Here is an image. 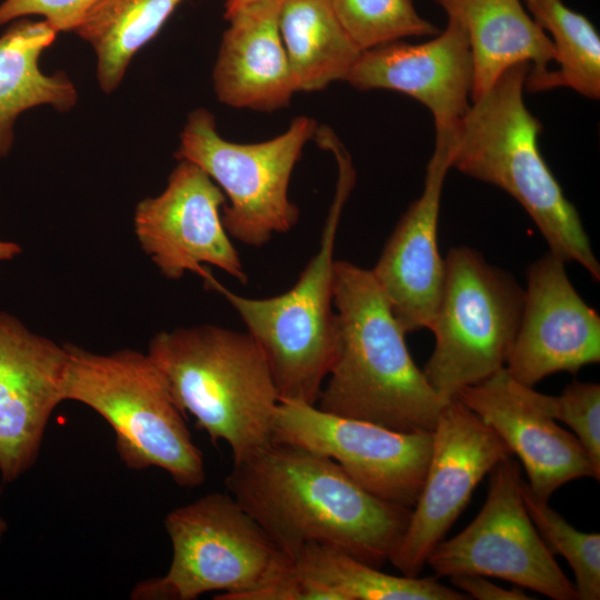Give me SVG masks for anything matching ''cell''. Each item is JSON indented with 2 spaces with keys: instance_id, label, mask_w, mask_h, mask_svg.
Instances as JSON below:
<instances>
[{
  "instance_id": "cell-1",
  "label": "cell",
  "mask_w": 600,
  "mask_h": 600,
  "mask_svg": "<svg viewBox=\"0 0 600 600\" xmlns=\"http://www.w3.org/2000/svg\"><path fill=\"white\" fill-rule=\"evenodd\" d=\"M224 484L289 556L317 543L381 568L411 513L361 488L332 459L283 442L233 462Z\"/></svg>"
},
{
  "instance_id": "cell-2",
  "label": "cell",
  "mask_w": 600,
  "mask_h": 600,
  "mask_svg": "<svg viewBox=\"0 0 600 600\" xmlns=\"http://www.w3.org/2000/svg\"><path fill=\"white\" fill-rule=\"evenodd\" d=\"M339 344L317 407L392 430L432 431L448 402L430 386L371 270L333 264Z\"/></svg>"
},
{
  "instance_id": "cell-3",
  "label": "cell",
  "mask_w": 600,
  "mask_h": 600,
  "mask_svg": "<svg viewBox=\"0 0 600 600\" xmlns=\"http://www.w3.org/2000/svg\"><path fill=\"white\" fill-rule=\"evenodd\" d=\"M530 63L506 70L471 101L454 134L451 168L493 184L516 199L536 223L550 253L582 266L600 280V263L576 207L544 161L540 121L524 103Z\"/></svg>"
},
{
  "instance_id": "cell-4",
  "label": "cell",
  "mask_w": 600,
  "mask_h": 600,
  "mask_svg": "<svg viewBox=\"0 0 600 600\" xmlns=\"http://www.w3.org/2000/svg\"><path fill=\"white\" fill-rule=\"evenodd\" d=\"M172 398L213 444L226 442L233 462L272 442L280 402L267 359L248 332L213 324L160 331L148 352Z\"/></svg>"
},
{
  "instance_id": "cell-5",
  "label": "cell",
  "mask_w": 600,
  "mask_h": 600,
  "mask_svg": "<svg viewBox=\"0 0 600 600\" xmlns=\"http://www.w3.org/2000/svg\"><path fill=\"white\" fill-rule=\"evenodd\" d=\"M337 158L336 194L322 230L319 250L294 286L271 298H247L206 282L234 308L269 364L280 401L316 406L337 357L338 317L333 304V250L343 206L353 188L351 158L339 141L328 146Z\"/></svg>"
},
{
  "instance_id": "cell-6",
  "label": "cell",
  "mask_w": 600,
  "mask_h": 600,
  "mask_svg": "<svg viewBox=\"0 0 600 600\" xmlns=\"http://www.w3.org/2000/svg\"><path fill=\"white\" fill-rule=\"evenodd\" d=\"M66 347L63 399L90 407L110 424L117 452L129 469L160 468L183 488L204 482L202 452L148 353L133 349L96 353L71 343Z\"/></svg>"
},
{
  "instance_id": "cell-7",
  "label": "cell",
  "mask_w": 600,
  "mask_h": 600,
  "mask_svg": "<svg viewBox=\"0 0 600 600\" xmlns=\"http://www.w3.org/2000/svg\"><path fill=\"white\" fill-rule=\"evenodd\" d=\"M172 546L168 572L138 583L132 599L249 600L293 569L292 558L230 494L214 492L164 518Z\"/></svg>"
},
{
  "instance_id": "cell-8",
  "label": "cell",
  "mask_w": 600,
  "mask_h": 600,
  "mask_svg": "<svg viewBox=\"0 0 600 600\" xmlns=\"http://www.w3.org/2000/svg\"><path fill=\"white\" fill-rule=\"evenodd\" d=\"M524 290L474 249L452 247L431 327L433 351L423 374L446 401L504 368L522 312Z\"/></svg>"
},
{
  "instance_id": "cell-9",
  "label": "cell",
  "mask_w": 600,
  "mask_h": 600,
  "mask_svg": "<svg viewBox=\"0 0 600 600\" xmlns=\"http://www.w3.org/2000/svg\"><path fill=\"white\" fill-rule=\"evenodd\" d=\"M317 128L312 118L300 116L274 138L237 143L219 134L210 111L198 108L187 118L176 158L197 164L222 190L229 200L221 214L228 234L261 247L298 222L300 212L289 199V182Z\"/></svg>"
},
{
  "instance_id": "cell-10",
  "label": "cell",
  "mask_w": 600,
  "mask_h": 600,
  "mask_svg": "<svg viewBox=\"0 0 600 600\" xmlns=\"http://www.w3.org/2000/svg\"><path fill=\"white\" fill-rule=\"evenodd\" d=\"M519 464L507 457L490 471L484 504L469 526L441 540L426 560L437 577L477 574L508 580L554 600H576L532 523L521 494Z\"/></svg>"
},
{
  "instance_id": "cell-11",
  "label": "cell",
  "mask_w": 600,
  "mask_h": 600,
  "mask_svg": "<svg viewBox=\"0 0 600 600\" xmlns=\"http://www.w3.org/2000/svg\"><path fill=\"white\" fill-rule=\"evenodd\" d=\"M272 441L328 457L371 494L412 509L427 473L432 432L397 431L317 406L280 401Z\"/></svg>"
},
{
  "instance_id": "cell-12",
  "label": "cell",
  "mask_w": 600,
  "mask_h": 600,
  "mask_svg": "<svg viewBox=\"0 0 600 600\" xmlns=\"http://www.w3.org/2000/svg\"><path fill=\"white\" fill-rule=\"evenodd\" d=\"M432 432L424 481L408 526L389 557L417 577L486 474L512 456L499 436L456 397L442 408Z\"/></svg>"
},
{
  "instance_id": "cell-13",
  "label": "cell",
  "mask_w": 600,
  "mask_h": 600,
  "mask_svg": "<svg viewBox=\"0 0 600 600\" xmlns=\"http://www.w3.org/2000/svg\"><path fill=\"white\" fill-rule=\"evenodd\" d=\"M226 196L197 164L179 160L157 197L139 201L133 217L141 249L160 273L177 280L186 272L206 277L211 264L248 282L239 253L222 223Z\"/></svg>"
},
{
  "instance_id": "cell-14",
  "label": "cell",
  "mask_w": 600,
  "mask_h": 600,
  "mask_svg": "<svg viewBox=\"0 0 600 600\" xmlns=\"http://www.w3.org/2000/svg\"><path fill=\"white\" fill-rule=\"evenodd\" d=\"M564 263L549 253L527 271L520 322L504 368L528 387L600 361V316L577 292Z\"/></svg>"
},
{
  "instance_id": "cell-15",
  "label": "cell",
  "mask_w": 600,
  "mask_h": 600,
  "mask_svg": "<svg viewBox=\"0 0 600 600\" xmlns=\"http://www.w3.org/2000/svg\"><path fill=\"white\" fill-rule=\"evenodd\" d=\"M64 344L0 310V473L13 482L36 463L53 410L63 399Z\"/></svg>"
},
{
  "instance_id": "cell-16",
  "label": "cell",
  "mask_w": 600,
  "mask_h": 600,
  "mask_svg": "<svg viewBox=\"0 0 600 600\" xmlns=\"http://www.w3.org/2000/svg\"><path fill=\"white\" fill-rule=\"evenodd\" d=\"M456 398L474 412L522 462L528 486L543 500L564 483L600 479L574 434L557 424L544 406V394L514 378L506 368L459 390Z\"/></svg>"
},
{
  "instance_id": "cell-17",
  "label": "cell",
  "mask_w": 600,
  "mask_h": 600,
  "mask_svg": "<svg viewBox=\"0 0 600 600\" xmlns=\"http://www.w3.org/2000/svg\"><path fill=\"white\" fill-rule=\"evenodd\" d=\"M454 134L436 132L423 190L400 218L371 270L407 333L431 329L441 297L444 259L438 246V221Z\"/></svg>"
},
{
  "instance_id": "cell-18",
  "label": "cell",
  "mask_w": 600,
  "mask_h": 600,
  "mask_svg": "<svg viewBox=\"0 0 600 600\" xmlns=\"http://www.w3.org/2000/svg\"><path fill=\"white\" fill-rule=\"evenodd\" d=\"M358 90H392L429 109L436 131H457L471 103L473 63L466 30L453 19L433 39L397 40L361 51L346 80Z\"/></svg>"
},
{
  "instance_id": "cell-19",
  "label": "cell",
  "mask_w": 600,
  "mask_h": 600,
  "mask_svg": "<svg viewBox=\"0 0 600 600\" xmlns=\"http://www.w3.org/2000/svg\"><path fill=\"white\" fill-rule=\"evenodd\" d=\"M282 0L248 3L226 19L212 80L218 100L229 107L271 112L297 92L279 30Z\"/></svg>"
},
{
  "instance_id": "cell-20",
  "label": "cell",
  "mask_w": 600,
  "mask_h": 600,
  "mask_svg": "<svg viewBox=\"0 0 600 600\" xmlns=\"http://www.w3.org/2000/svg\"><path fill=\"white\" fill-rule=\"evenodd\" d=\"M466 30L473 63L471 101L509 68L528 62L524 88L533 92L556 52L547 32L520 0H432Z\"/></svg>"
},
{
  "instance_id": "cell-21",
  "label": "cell",
  "mask_w": 600,
  "mask_h": 600,
  "mask_svg": "<svg viewBox=\"0 0 600 600\" xmlns=\"http://www.w3.org/2000/svg\"><path fill=\"white\" fill-rule=\"evenodd\" d=\"M57 33L43 20L21 18L0 36V158L13 146L14 123L22 112L38 106L66 112L77 104L78 92L69 77L40 68V58Z\"/></svg>"
},
{
  "instance_id": "cell-22",
  "label": "cell",
  "mask_w": 600,
  "mask_h": 600,
  "mask_svg": "<svg viewBox=\"0 0 600 600\" xmlns=\"http://www.w3.org/2000/svg\"><path fill=\"white\" fill-rule=\"evenodd\" d=\"M279 30L297 92L344 81L361 52L329 0H282Z\"/></svg>"
},
{
  "instance_id": "cell-23",
  "label": "cell",
  "mask_w": 600,
  "mask_h": 600,
  "mask_svg": "<svg viewBox=\"0 0 600 600\" xmlns=\"http://www.w3.org/2000/svg\"><path fill=\"white\" fill-rule=\"evenodd\" d=\"M296 572L314 584L323 600H463L464 592L436 577L392 576L338 549L309 543L291 556Z\"/></svg>"
},
{
  "instance_id": "cell-24",
  "label": "cell",
  "mask_w": 600,
  "mask_h": 600,
  "mask_svg": "<svg viewBox=\"0 0 600 600\" xmlns=\"http://www.w3.org/2000/svg\"><path fill=\"white\" fill-rule=\"evenodd\" d=\"M183 0H99L74 31L94 50L104 93L121 83L134 54L161 30Z\"/></svg>"
},
{
  "instance_id": "cell-25",
  "label": "cell",
  "mask_w": 600,
  "mask_h": 600,
  "mask_svg": "<svg viewBox=\"0 0 600 600\" xmlns=\"http://www.w3.org/2000/svg\"><path fill=\"white\" fill-rule=\"evenodd\" d=\"M527 11L551 37L558 63L534 92L567 87L592 99L600 98V37L592 22L562 0H524Z\"/></svg>"
},
{
  "instance_id": "cell-26",
  "label": "cell",
  "mask_w": 600,
  "mask_h": 600,
  "mask_svg": "<svg viewBox=\"0 0 600 600\" xmlns=\"http://www.w3.org/2000/svg\"><path fill=\"white\" fill-rule=\"evenodd\" d=\"M521 494L540 537L556 554L562 556L574 574L578 600L600 599V534L577 530L548 501L537 497L522 479Z\"/></svg>"
},
{
  "instance_id": "cell-27",
  "label": "cell",
  "mask_w": 600,
  "mask_h": 600,
  "mask_svg": "<svg viewBox=\"0 0 600 600\" xmlns=\"http://www.w3.org/2000/svg\"><path fill=\"white\" fill-rule=\"evenodd\" d=\"M343 29L360 51L409 37L440 32L422 18L413 0H329Z\"/></svg>"
},
{
  "instance_id": "cell-28",
  "label": "cell",
  "mask_w": 600,
  "mask_h": 600,
  "mask_svg": "<svg viewBox=\"0 0 600 600\" xmlns=\"http://www.w3.org/2000/svg\"><path fill=\"white\" fill-rule=\"evenodd\" d=\"M549 414L570 427L600 471V386L573 381L560 396L544 394Z\"/></svg>"
},
{
  "instance_id": "cell-29",
  "label": "cell",
  "mask_w": 600,
  "mask_h": 600,
  "mask_svg": "<svg viewBox=\"0 0 600 600\" xmlns=\"http://www.w3.org/2000/svg\"><path fill=\"white\" fill-rule=\"evenodd\" d=\"M99 0H4L0 27L27 16H41L56 32L76 31Z\"/></svg>"
},
{
  "instance_id": "cell-30",
  "label": "cell",
  "mask_w": 600,
  "mask_h": 600,
  "mask_svg": "<svg viewBox=\"0 0 600 600\" xmlns=\"http://www.w3.org/2000/svg\"><path fill=\"white\" fill-rule=\"evenodd\" d=\"M454 587L461 589L467 596L478 600H529L521 589H506L499 587L487 579V577L477 574H459L451 577Z\"/></svg>"
},
{
  "instance_id": "cell-31",
  "label": "cell",
  "mask_w": 600,
  "mask_h": 600,
  "mask_svg": "<svg viewBox=\"0 0 600 600\" xmlns=\"http://www.w3.org/2000/svg\"><path fill=\"white\" fill-rule=\"evenodd\" d=\"M22 252L21 246L8 240H0V261L14 259Z\"/></svg>"
},
{
  "instance_id": "cell-32",
  "label": "cell",
  "mask_w": 600,
  "mask_h": 600,
  "mask_svg": "<svg viewBox=\"0 0 600 600\" xmlns=\"http://www.w3.org/2000/svg\"><path fill=\"white\" fill-rule=\"evenodd\" d=\"M254 1H258V0H226V2H224V18L230 16L237 9L243 7V6L248 4V3L254 2Z\"/></svg>"
},
{
  "instance_id": "cell-33",
  "label": "cell",
  "mask_w": 600,
  "mask_h": 600,
  "mask_svg": "<svg viewBox=\"0 0 600 600\" xmlns=\"http://www.w3.org/2000/svg\"><path fill=\"white\" fill-rule=\"evenodd\" d=\"M7 529H8L7 522L4 521L2 517H0V541L3 534L6 533Z\"/></svg>"
}]
</instances>
